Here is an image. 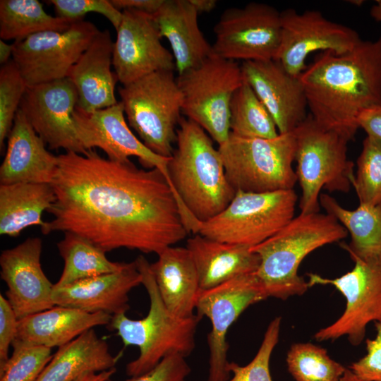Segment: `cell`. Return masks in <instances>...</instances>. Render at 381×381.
<instances>
[{"mask_svg": "<svg viewBox=\"0 0 381 381\" xmlns=\"http://www.w3.org/2000/svg\"><path fill=\"white\" fill-rule=\"evenodd\" d=\"M56 200L52 184L0 185V234L16 237L30 226L44 224L42 216Z\"/></svg>", "mask_w": 381, "mask_h": 381, "instance_id": "f546056e", "label": "cell"}, {"mask_svg": "<svg viewBox=\"0 0 381 381\" xmlns=\"http://www.w3.org/2000/svg\"><path fill=\"white\" fill-rule=\"evenodd\" d=\"M78 99L66 78L28 87L19 109L49 149L85 154L73 119Z\"/></svg>", "mask_w": 381, "mask_h": 381, "instance_id": "e0dca14e", "label": "cell"}, {"mask_svg": "<svg viewBox=\"0 0 381 381\" xmlns=\"http://www.w3.org/2000/svg\"><path fill=\"white\" fill-rule=\"evenodd\" d=\"M296 175L301 188V213L320 212L322 188L348 193L355 178L354 164L347 157L349 141L320 126L308 115L294 131Z\"/></svg>", "mask_w": 381, "mask_h": 381, "instance_id": "8992f818", "label": "cell"}, {"mask_svg": "<svg viewBox=\"0 0 381 381\" xmlns=\"http://www.w3.org/2000/svg\"><path fill=\"white\" fill-rule=\"evenodd\" d=\"M114 42L108 30H99L68 78L78 93L77 108L92 112L116 104L115 87L118 78L111 71Z\"/></svg>", "mask_w": 381, "mask_h": 381, "instance_id": "7402d4cb", "label": "cell"}, {"mask_svg": "<svg viewBox=\"0 0 381 381\" xmlns=\"http://www.w3.org/2000/svg\"><path fill=\"white\" fill-rule=\"evenodd\" d=\"M186 247L195 265L201 290L255 273L260 265L258 255L250 247L218 241L199 234L188 238Z\"/></svg>", "mask_w": 381, "mask_h": 381, "instance_id": "d4e9b609", "label": "cell"}, {"mask_svg": "<svg viewBox=\"0 0 381 381\" xmlns=\"http://www.w3.org/2000/svg\"><path fill=\"white\" fill-rule=\"evenodd\" d=\"M99 30L84 19L63 31H45L13 43L12 60L28 87L68 78Z\"/></svg>", "mask_w": 381, "mask_h": 381, "instance_id": "8fae6325", "label": "cell"}, {"mask_svg": "<svg viewBox=\"0 0 381 381\" xmlns=\"http://www.w3.org/2000/svg\"><path fill=\"white\" fill-rule=\"evenodd\" d=\"M190 371L186 357L171 353L149 371L124 381H187Z\"/></svg>", "mask_w": 381, "mask_h": 381, "instance_id": "ab89813d", "label": "cell"}, {"mask_svg": "<svg viewBox=\"0 0 381 381\" xmlns=\"http://www.w3.org/2000/svg\"><path fill=\"white\" fill-rule=\"evenodd\" d=\"M357 123L359 128H363L368 137L381 142V106L362 111L358 117Z\"/></svg>", "mask_w": 381, "mask_h": 381, "instance_id": "7bdbcfd3", "label": "cell"}, {"mask_svg": "<svg viewBox=\"0 0 381 381\" xmlns=\"http://www.w3.org/2000/svg\"><path fill=\"white\" fill-rule=\"evenodd\" d=\"M282 318L278 316L269 324L261 345L253 360L246 365L229 362L232 377L226 381H272L270 362L272 351L278 343Z\"/></svg>", "mask_w": 381, "mask_h": 381, "instance_id": "74e56055", "label": "cell"}, {"mask_svg": "<svg viewBox=\"0 0 381 381\" xmlns=\"http://www.w3.org/2000/svg\"><path fill=\"white\" fill-rule=\"evenodd\" d=\"M150 264L159 296L167 308L182 318L193 317L200 289L198 272L186 247L170 246Z\"/></svg>", "mask_w": 381, "mask_h": 381, "instance_id": "484cf974", "label": "cell"}, {"mask_svg": "<svg viewBox=\"0 0 381 381\" xmlns=\"http://www.w3.org/2000/svg\"><path fill=\"white\" fill-rule=\"evenodd\" d=\"M340 381H365V380L358 377L349 368H346Z\"/></svg>", "mask_w": 381, "mask_h": 381, "instance_id": "681fc988", "label": "cell"}, {"mask_svg": "<svg viewBox=\"0 0 381 381\" xmlns=\"http://www.w3.org/2000/svg\"><path fill=\"white\" fill-rule=\"evenodd\" d=\"M182 95V114L221 145L230 135V103L243 83L241 65L212 54L176 78Z\"/></svg>", "mask_w": 381, "mask_h": 381, "instance_id": "9c48e42d", "label": "cell"}, {"mask_svg": "<svg viewBox=\"0 0 381 381\" xmlns=\"http://www.w3.org/2000/svg\"><path fill=\"white\" fill-rule=\"evenodd\" d=\"M135 262L149 296L148 313L138 320L131 319L126 313L114 315L107 325L116 332L125 346L139 349L138 358L126 365V372L130 377L149 371L171 353L189 356L195 349L196 329L201 320L196 313L188 318L171 313L159 296L150 263L141 255Z\"/></svg>", "mask_w": 381, "mask_h": 381, "instance_id": "5b68a950", "label": "cell"}, {"mask_svg": "<svg viewBox=\"0 0 381 381\" xmlns=\"http://www.w3.org/2000/svg\"><path fill=\"white\" fill-rule=\"evenodd\" d=\"M370 14L375 20L381 22V0L376 1L370 8Z\"/></svg>", "mask_w": 381, "mask_h": 381, "instance_id": "c3c4849f", "label": "cell"}, {"mask_svg": "<svg viewBox=\"0 0 381 381\" xmlns=\"http://www.w3.org/2000/svg\"><path fill=\"white\" fill-rule=\"evenodd\" d=\"M161 37L169 42L179 74L200 64L212 54L189 0H164L153 15Z\"/></svg>", "mask_w": 381, "mask_h": 381, "instance_id": "cb8c5ba5", "label": "cell"}, {"mask_svg": "<svg viewBox=\"0 0 381 381\" xmlns=\"http://www.w3.org/2000/svg\"><path fill=\"white\" fill-rule=\"evenodd\" d=\"M57 157L56 200L47 211L54 219L40 227L44 235L70 232L105 253L125 248L158 255L189 234L158 169L114 162L95 150Z\"/></svg>", "mask_w": 381, "mask_h": 381, "instance_id": "6da1fadb", "label": "cell"}, {"mask_svg": "<svg viewBox=\"0 0 381 381\" xmlns=\"http://www.w3.org/2000/svg\"><path fill=\"white\" fill-rule=\"evenodd\" d=\"M297 199L294 189L267 193L236 191L223 211L200 223L198 234L221 242L254 247L294 217Z\"/></svg>", "mask_w": 381, "mask_h": 381, "instance_id": "30bf717a", "label": "cell"}, {"mask_svg": "<svg viewBox=\"0 0 381 381\" xmlns=\"http://www.w3.org/2000/svg\"><path fill=\"white\" fill-rule=\"evenodd\" d=\"M320 205L350 234V243L340 245L351 258L381 265V202L374 205L359 204L351 210L328 194L321 193Z\"/></svg>", "mask_w": 381, "mask_h": 381, "instance_id": "f1b7e54d", "label": "cell"}, {"mask_svg": "<svg viewBox=\"0 0 381 381\" xmlns=\"http://www.w3.org/2000/svg\"><path fill=\"white\" fill-rule=\"evenodd\" d=\"M214 32L212 54L219 57L243 62L275 59L281 42L280 12L259 2L229 8Z\"/></svg>", "mask_w": 381, "mask_h": 381, "instance_id": "4fadbf2b", "label": "cell"}, {"mask_svg": "<svg viewBox=\"0 0 381 381\" xmlns=\"http://www.w3.org/2000/svg\"><path fill=\"white\" fill-rule=\"evenodd\" d=\"M119 11L133 9L154 15L162 5L164 0H110Z\"/></svg>", "mask_w": 381, "mask_h": 381, "instance_id": "ee69618b", "label": "cell"}, {"mask_svg": "<svg viewBox=\"0 0 381 381\" xmlns=\"http://www.w3.org/2000/svg\"><path fill=\"white\" fill-rule=\"evenodd\" d=\"M111 315L54 306L18 320L16 339L52 349L73 341L97 326L108 325Z\"/></svg>", "mask_w": 381, "mask_h": 381, "instance_id": "4316f807", "label": "cell"}, {"mask_svg": "<svg viewBox=\"0 0 381 381\" xmlns=\"http://www.w3.org/2000/svg\"><path fill=\"white\" fill-rule=\"evenodd\" d=\"M311 116L349 142L361 113L381 106V37L351 50L322 52L300 75Z\"/></svg>", "mask_w": 381, "mask_h": 381, "instance_id": "7a4b0ae2", "label": "cell"}, {"mask_svg": "<svg viewBox=\"0 0 381 381\" xmlns=\"http://www.w3.org/2000/svg\"><path fill=\"white\" fill-rule=\"evenodd\" d=\"M280 18L281 42L275 59L294 76H300L306 70L310 54L345 53L362 40L353 29L327 19L318 11L297 13L287 8L280 12Z\"/></svg>", "mask_w": 381, "mask_h": 381, "instance_id": "9a60e30c", "label": "cell"}, {"mask_svg": "<svg viewBox=\"0 0 381 381\" xmlns=\"http://www.w3.org/2000/svg\"><path fill=\"white\" fill-rule=\"evenodd\" d=\"M118 358L94 329L58 348L37 381H75L89 372L116 368Z\"/></svg>", "mask_w": 381, "mask_h": 381, "instance_id": "83f0119b", "label": "cell"}, {"mask_svg": "<svg viewBox=\"0 0 381 381\" xmlns=\"http://www.w3.org/2000/svg\"><path fill=\"white\" fill-rule=\"evenodd\" d=\"M169 174L187 220V230L198 234L201 222L223 211L236 190L229 182L211 137L198 123L181 118Z\"/></svg>", "mask_w": 381, "mask_h": 381, "instance_id": "3957f363", "label": "cell"}, {"mask_svg": "<svg viewBox=\"0 0 381 381\" xmlns=\"http://www.w3.org/2000/svg\"><path fill=\"white\" fill-rule=\"evenodd\" d=\"M295 381H340L347 368L331 358L327 350L312 343H296L286 355Z\"/></svg>", "mask_w": 381, "mask_h": 381, "instance_id": "836d02e7", "label": "cell"}, {"mask_svg": "<svg viewBox=\"0 0 381 381\" xmlns=\"http://www.w3.org/2000/svg\"><path fill=\"white\" fill-rule=\"evenodd\" d=\"M266 298L255 273L199 291L196 315L201 318L207 317L211 323L207 336L210 351L208 381H226L229 378L226 334L246 308Z\"/></svg>", "mask_w": 381, "mask_h": 381, "instance_id": "5bb4252c", "label": "cell"}, {"mask_svg": "<svg viewBox=\"0 0 381 381\" xmlns=\"http://www.w3.org/2000/svg\"><path fill=\"white\" fill-rule=\"evenodd\" d=\"M122 13L113 50L119 82L126 85L155 72L174 71V56L161 42L154 16L133 9Z\"/></svg>", "mask_w": 381, "mask_h": 381, "instance_id": "ac0fdd59", "label": "cell"}, {"mask_svg": "<svg viewBox=\"0 0 381 381\" xmlns=\"http://www.w3.org/2000/svg\"><path fill=\"white\" fill-rule=\"evenodd\" d=\"M118 92L128 124L140 140L156 154L171 157L183 104L174 71L148 74Z\"/></svg>", "mask_w": 381, "mask_h": 381, "instance_id": "ba28073f", "label": "cell"}, {"mask_svg": "<svg viewBox=\"0 0 381 381\" xmlns=\"http://www.w3.org/2000/svg\"><path fill=\"white\" fill-rule=\"evenodd\" d=\"M142 275L135 260L120 270L81 279L53 291L55 306L73 308L87 313L114 315L130 308L128 294L142 284Z\"/></svg>", "mask_w": 381, "mask_h": 381, "instance_id": "44dd1931", "label": "cell"}, {"mask_svg": "<svg viewBox=\"0 0 381 381\" xmlns=\"http://www.w3.org/2000/svg\"><path fill=\"white\" fill-rule=\"evenodd\" d=\"M28 85L12 59L0 68V149L4 147Z\"/></svg>", "mask_w": 381, "mask_h": 381, "instance_id": "8d00e7d4", "label": "cell"}, {"mask_svg": "<svg viewBox=\"0 0 381 381\" xmlns=\"http://www.w3.org/2000/svg\"><path fill=\"white\" fill-rule=\"evenodd\" d=\"M13 44H8L4 40H0V64L1 66L8 62L12 58Z\"/></svg>", "mask_w": 381, "mask_h": 381, "instance_id": "7dc6e473", "label": "cell"}, {"mask_svg": "<svg viewBox=\"0 0 381 381\" xmlns=\"http://www.w3.org/2000/svg\"><path fill=\"white\" fill-rule=\"evenodd\" d=\"M226 178L236 191L267 193L294 189L297 182L294 131L274 138L230 135L218 147Z\"/></svg>", "mask_w": 381, "mask_h": 381, "instance_id": "52a82bcc", "label": "cell"}, {"mask_svg": "<svg viewBox=\"0 0 381 381\" xmlns=\"http://www.w3.org/2000/svg\"><path fill=\"white\" fill-rule=\"evenodd\" d=\"M376 335L367 339L366 353L349 369L365 381H381V322H375Z\"/></svg>", "mask_w": 381, "mask_h": 381, "instance_id": "60d3db41", "label": "cell"}, {"mask_svg": "<svg viewBox=\"0 0 381 381\" xmlns=\"http://www.w3.org/2000/svg\"><path fill=\"white\" fill-rule=\"evenodd\" d=\"M64 268L54 288L121 270L126 262H112L106 253L85 238L70 232L57 243Z\"/></svg>", "mask_w": 381, "mask_h": 381, "instance_id": "4dcf8cb0", "label": "cell"}, {"mask_svg": "<svg viewBox=\"0 0 381 381\" xmlns=\"http://www.w3.org/2000/svg\"><path fill=\"white\" fill-rule=\"evenodd\" d=\"M244 81L265 105L279 134L292 133L308 116V102L300 76L286 71L276 59L243 61Z\"/></svg>", "mask_w": 381, "mask_h": 381, "instance_id": "ffe728a7", "label": "cell"}, {"mask_svg": "<svg viewBox=\"0 0 381 381\" xmlns=\"http://www.w3.org/2000/svg\"><path fill=\"white\" fill-rule=\"evenodd\" d=\"M116 371V368L102 372H89L80 376L75 381H114L112 375Z\"/></svg>", "mask_w": 381, "mask_h": 381, "instance_id": "f6af8a7d", "label": "cell"}, {"mask_svg": "<svg viewBox=\"0 0 381 381\" xmlns=\"http://www.w3.org/2000/svg\"><path fill=\"white\" fill-rule=\"evenodd\" d=\"M346 229L327 213H300L274 235L250 248L260 258L255 272L267 298L286 300L310 288L298 274L303 259L315 250L346 238Z\"/></svg>", "mask_w": 381, "mask_h": 381, "instance_id": "277c9868", "label": "cell"}, {"mask_svg": "<svg viewBox=\"0 0 381 381\" xmlns=\"http://www.w3.org/2000/svg\"><path fill=\"white\" fill-rule=\"evenodd\" d=\"M18 318L8 300L0 294V369L9 358L10 346L17 336Z\"/></svg>", "mask_w": 381, "mask_h": 381, "instance_id": "b9f144b4", "label": "cell"}, {"mask_svg": "<svg viewBox=\"0 0 381 381\" xmlns=\"http://www.w3.org/2000/svg\"><path fill=\"white\" fill-rule=\"evenodd\" d=\"M75 21L53 16L38 0H1L0 37L2 40H22L45 31H63Z\"/></svg>", "mask_w": 381, "mask_h": 381, "instance_id": "1f68e13d", "label": "cell"}, {"mask_svg": "<svg viewBox=\"0 0 381 381\" xmlns=\"http://www.w3.org/2000/svg\"><path fill=\"white\" fill-rule=\"evenodd\" d=\"M351 258L354 267L341 277L329 279L314 273L307 274L309 287L332 285L346 301L342 315L315 334L318 341L346 336L351 344L358 346L365 338L367 325L381 322V265Z\"/></svg>", "mask_w": 381, "mask_h": 381, "instance_id": "7c38bea8", "label": "cell"}, {"mask_svg": "<svg viewBox=\"0 0 381 381\" xmlns=\"http://www.w3.org/2000/svg\"><path fill=\"white\" fill-rule=\"evenodd\" d=\"M189 1L198 14L211 12L217 4L216 0H189Z\"/></svg>", "mask_w": 381, "mask_h": 381, "instance_id": "bcb514c9", "label": "cell"}, {"mask_svg": "<svg viewBox=\"0 0 381 381\" xmlns=\"http://www.w3.org/2000/svg\"><path fill=\"white\" fill-rule=\"evenodd\" d=\"M352 183L359 204L374 205L381 202V142L366 136L358 157Z\"/></svg>", "mask_w": 381, "mask_h": 381, "instance_id": "d590c367", "label": "cell"}, {"mask_svg": "<svg viewBox=\"0 0 381 381\" xmlns=\"http://www.w3.org/2000/svg\"><path fill=\"white\" fill-rule=\"evenodd\" d=\"M73 119L78 139L86 150L101 149L110 160L125 162L138 158L146 169L157 168L168 180L179 208L181 203L171 183L168 165L171 157H163L149 149L128 126L123 104H116L92 112L75 108Z\"/></svg>", "mask_w": 381, "mask_h": 381, "instance_id": "2e32d148", "label": "cell"}, {"mask_svg": "<svg viewBox=\"0 0 381 381\" xmlns=\"http://www.w3.org/2000/svg\"><path fill=\"white\" fill-rule=\"evenodd\" d=\"M229 111L230 133L234 135L274 138L279 134L270 114L246 81L235 91Z\"/></svg>", "mask_w": 381, "mask_h": 381, "instance_id": "d6a6232c", "label": "cell"}, {"mask_svg": "<svg viewBox=\"0 0 381 381\" xmlns=\"http://www.w3.org/2000/svg\"><path fill=\"white\" fill-rule=\"evenodd\" d=\"M7 139L0 167L1 184H51L56 173L58 157L47 150L46 144L20 109Z\"/></svg>", "mask_w": 381, "mask_h": 381, "instance_id": "603a6c76", "label": "cell"}, {"mask_svg": "<svg viewBox=\"0 0 381 381\" xmlns=\"http://www.w3.org/2000/svg\"><path fill=\"white\" fill-rule=\"evenodd\" d=\"M13 351L0 369V381H37L52 358V349L16 339Z\"/></svg>", "mask_w": 381, "mask_h": 381, "instance_id": "e575fe53", "label": "cell"}, {"mask_svg": "<svg viewBox=\"0 0 381 381\" xmlns=\"http://www.w3.org/2000/svg\"><path fill=\"white\" fill-rule=\"evenodd\" d=\"M56 16L72 20L84 19L88 13H97L104 16L116 30L122 20L123 13L109 0H50Z\"/></svg>", "mask_w": 381, "mask_h": 381, "instance_id": "f35d334b", "label": "cell"}, {"mask_svg": "<svg viewBox=\"0 0 381 381\" xmlns=\"http://www.w3.org/2000/svg\"><path fill=\"white\" fill-rule=\"evenodd\" d=\"M42 241L35 237L1 253V278L7 286L6 299L18 320L55 306L54 284L42 268Z\"/></svg>", "mask_w": 381, "mask_h": 381, "instance_id": "d6986e66", "label": "cell"}]
</instances>
